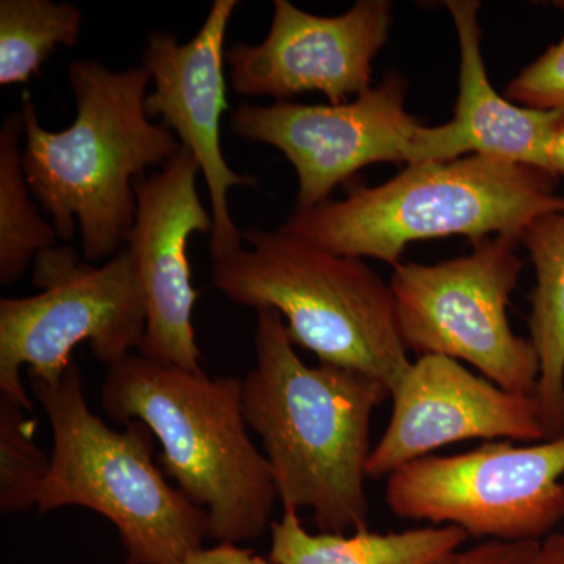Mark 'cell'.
Masks as SVG:
<instances>
[{
  "label": "cell",
  "mask_w": 564,
  "mask_h": 564,
  "mask_svg": "<svg viewBox=\"0 0 564 564\" xmlns=\"http://www.w3.org/2000/svg\"><path fill=\"white\" fill-rule=\"evenodd\" d=\"M254 352L243 415L265 447L282 508H310L321 532H367L370 426L391 392L366 373L306 366L272 307L256 310Z\"/></svg>",
  "instance_id": "cell-1"
},
{
  "label": "cell",
  "mask_w": 564,
  "mask_h": 564,
  "mask_svg": "<svg viewBox=\"0 0 564 564\" xmlns=\"http://www.w3.org/2000/svg\"><path fill=\"white\" fill-rule=\"evenodd\" d=\"M77 115L63 131L43 128L35 102L22 96V165L33 198L51 215L58 239L79 226L88 262L115 258L135 223V182L172 161L180 140L147 111L151 74L143 66L113 70L98 61L68 68Z\"/></svg>",
  "instance_id": "cell-2"
},
{
  "label": "cell",
  "mask_w": 564,
  "mask_h": 564,
  "mask_svg": "<svg viewBox=\"0 0 564 564\" xmlns=\"http://www.w3.org/2000/svg\"><path fill=\"white\" fill-rule=\"evenodd\" d=\"M102 408L111 421L143 423L158 437L163 474L206 511L210 540L237 544L270 530L280 499L269 459L248 434L242 380L139 352L107 367Z\"/></svg>",
  "instance_id": "cell-3"
},
{
  "label": "cell",
  "mask_w": 564,
  "mask_h": 564,
  "mask_svg": "<svg viewBox=\"0 0 564 564\" xmlns=\"http://www.w3.org/2000/svg\"><path fill=\"white\" fill-rule=\"evenodd\" d=\"M556 182L545 170L481 155L423 162L340 202L295 210L280 229L334 254L395 267L415 240L466 236L475 243L491 234L519 240L536 218L564 212Z\"/></svg>",
  "instance_id": "cell-4"
},
{
  "label": "cell",
  "mask_w": 564,
  "mask_h": 564,
  "mask_svg": "<svg viewBox=\"0 0 564 564\" xmlns=\"http://www.w3.org/2000/svg\"><path fill=\"white\" fill-rule=\"evenodd\" d=\"M243 243L212 262L231 302L272 307L293 345L322 364L369 375L393 391L411 367L397 329L391 288L361 258L334 254L289 234L248 228Z\"/></svg>",
  "instance_id": "cell-5"
},
{
  "label": "cell",
  "mask_w": 564,
  "mask_h": 564,
  "mask_svg": "<svg viewBox=\"0 0 564 564\" xmlns=\"http://www.w3.org/2000/svg\"><path fill=\"white\" fill-rule=\"evenodd\" d=\"M28 378L54 440L40 513L82 507L102 514L117 529L128 564H177L204 547L206 511L166 481L143 423L117 432L93 414L76 362L57 383Z\"/></svg>",
  "instance_id": "cell-6"
},
{
  "label": "cell",
  "mask_w": 564,
  "mask_h": 564,
  "mask_svg": "<svg viewBox=\"0 0 564 564\" xmlns=\"http://www.w3.org/2000/svg\"><path fill=\"white\" fill-rule=\"evenodd\" d=\"M40 293L0 300V391L32 410L21 381L28 377L57 383L88 343L107 367L140 350L147 332V302L139 273L122 248L106 265L80 262L69 247H52L33 261Z\"/></svg>",
  "instance_id": "cell-7"
},
{
  "label": "cell",
  "mask_w": 564,
  "mask_h": 564,
  "mask_svg": "<svg viewBox=\"0 0 564 564\" xmlns=\"http://www.w3.org/2000/svg\"><path fill=\"white\" fill-rule=\"evenodd\" d=\"M518 245L514 237L494 236L436 265L397 263L389 288L406 350L469 362L505 391L534 395L540 358L507 315L524 269Z\"/></svg>",
  "instance_id": "cell-8"
},
{
  "label": "cell",
  "mask_w": 564,
  "mask_h": 564,
  "mask_svg": "<svg viewBox=\"0 0 564 564\" xmlns=\"http://www.w3.org/2000/svg\"><path fill=\"white\" fill-rule=\"evenodd\" d=\"M564 433L532 445L485 443L423 456L386 477L392 514L486 541H543L564 519Z\"/></svg>",
  "instance_id": "cell-9"
},
{
  "label": "cell",
  "mask_w": 564,
  "mask_h": 564,
  "mask_svg": "<svg viewBox=\"0 0 564 564\" xmlns=\"http://www.w3.org/2000/svg\"><path fill=\"white\" fill-rule=\"evenodd\" d=\"M406 91V79L391 73L339 106L242 104L229 129L240 139L281 151L299 177L296 210L313 209L372 163L413 165L425 124L404 107Z\"/></svg>",
  "instance_id": "cell-10"
},
{
  "label": "cell",
  "mask_w": 564,
  "mask_h": 564,
  "mask_svg": "<svg viewBox=\"0 0 564 564\" xmlns=\"http://www.w3.org/2000/svg\"><path fill=\"white\" fill-rule=\"evenodd\" d=\"M391 25L388 0H359L339 17H317L289 0H274L265 39L226 51L229 80L250 98L282 102L318 91L339 106L372 88L373 61Z\"/></svg>",
  "instance_id": "cell-11"
},
{
  "label": "cell",
  "mask_w": 564,
  "mask_h": 564,
  "mask_svg": "<svg viewBox=\"0 0 564 564\" xmlns=\"http://www.w3.org/2000/svg\"><path fill=\"white\" fill-rule=\"evenodd\" d=\"M237 7V0H215L192 40L180 43L173 32L155 31L141 54L143 68L151 74L148 115L162 118V124L192 152L206 181L214 217L212 262L243 247L242 231L229 209V192L258 185L254 177L234 172L221 150V118L229 109L225 41Z\"/></svg>",
  "instance_id": "cell-12"
},
{
  "label": "cell",
  "mask_w": 564,
  "mask_h": 564,
  "mask_svg": "<svg viewBox=\"0 0 564 564\" xmlns=\"http://www.w3.org/2000/svg\"><path fill=\"white\" fill-rule=\"evenodd\" d=\"M199 163L182 147L172 161L135 182L137 214L126 250L139 273L147 302L140 355L198 372L202 352L193 328L199 292L193 288L188 239L209 237L214 217L199 198Z\"/></svg>",
  "instance_id": "cell-13"
},
{
  "label": "cell",
  "mask_w": 564,
  "mask_h": 564,
  "mask_svg": "<svg viewBox=\"0 0 564 564\" xmlns=\"http://www.w3.org/2000/svg\"><path fill=\"white\" fill-rule=\"evenodd\" d=\"M391 399L388 429L367 459V477L375 480L459 441L552 440L534 395L505 391L447 356H421Z\"/></svg>",
  "instance_id": "cell-14"
},
{
  "label": "cell",
  "mask_w": 564,
  "mask_h": 564,
  "mask_svg": "<svg viewBox=\"0 0 564 564\" xmlns=\"http://www.w3.org/2000/svg\"><path fill=\"white\" fill-rule=\"evenodd\" d=\"M445 7L458 35V101L451 121L423 128L413 165L481 155L547 172V144L562 113L516 106L494 90L481 52L480 2L448 0Z\"/></svg>",
  "instance_id": "cell-15"
},
{
  "label": "cell",
  "mask_w": 564,
  "mask_h": 564,
  "mask_svg": "<svg viewBox=\"0 0 564 564\" xmlns=\"http://www.w3.org/2000/svg\"><path fill=\"white\" fill-rule=\"evenodd\" d=\"M455 525H426L392 533L307 532L296 511L270 525L273 564H451L469 540Z\"/></svg>",
  "instance_id": "cell-16"
},
{
  "label": "cell",
  "mask_w": 564,
  "mask_h": 564,
  "mask_svg": "<svg viewBox=\"0 0 564 564\" xmlns=\"http://www.w3.org/2000/svg\"><path fill=\"white\" fill-rule=\"evenodd\" d=\"M536 273L529 300L530 340L540 358L534 399L552 437L564 433V212L536 218L519 237Z\"/></svg>",
  "instance_id": "cell-17"
},
{
  "label": "cell",
  "mask_w": 564,
  "mask_h": 564,
  "mask_svg": "<svg viewBox=\"0 0 564 564\" xmlns=\"http://www.w3.org/2000/svg\"><path fill=\"white\" fill-rule=\"evenodd\" d=\"M24 118L11 111L0 128V284L24 276L40 252L58 245L52 223L41 218L22 165Z\"/></svg>",
  "instance_id": "cell-18"
},
{
  "label": "cell",
  "mask_w": 564,
  "mask_h": 564,
  "mask_svg": "<svg viewBox=\"0 0 564 564\" xmlns=\"http://www.w3.org/2000/svg\"><path fill=\"white\" fill-rule=\"evenodd\" d=\"M84 13L73 3L0 0V87L24 85L57 47H74Z\"/></svg>",
  "instance_id": "cell-19"
},
{
  "label": "cell",
  "mask_w": 564,
  "mask_h": 564,
  "mask_svg": "<svg viewBox=\"0 0 564 564\" xmlns=\"http://www.w3.org/2000/svg\"><path fill=\"white\" fill-rule=\"evenodd\" d=\"M35 425L25 410L0 393V510L24 513L39 505L51 470V456L35 440Z\"/></svg>",
  "instance_id": "cell-20"
},
{
  "label": "cell",
  "mask_w": 564,
  "mask_h": 564,
  "mask_svg": "<svg viewBox=\"0 0 564 564\" xmlns=\"http://www.w3.org/2000/svg\"><path fill=\"white\" fill-rule=\"evenodd\" d=\"M510 101L564 115V40L549 47L505 88Z\"/></svg>",
  "instance_id": "cell-21"
},
{
  "label": "cell",
  "mask_w": 564,
  "mask_h": 564,
  "mask_svg": "<svg viewBox=\"0 0 564 564\" xmlns=\"http://www.w3.org/2000/svg\"><path fill=\"white\" fill-rule=\"evenodd\" d=\"M541 541H485L459 552L451 564H534Z\"/></svg>",
  "instance_id": "cell-22"
},
{
  "label": "cell",
  "mask_w": 564,
  "mask_h": 564,
  "mask_svg": "<svg viewBox=\"0 0 564 564\" xmlns=\"http://www.w3.org/2000/svg\"><path fill=\"white\" fill-rule=\"evenodd\" d=\"M177 564H273L269 558L256 555L251 549H242L231 543H220L210 549H199L185 556Z\"/></svg>",
  "instance_id": "cell-23"
},
{
  "label": "cell",
  "mask_w": 564,
  "mask_h": 564,
  "mask_svg": "<svg viewBox=\"0 0 564 564\" xmlns=\"http://www.w3.org/2000/svg\"><path fill=\"white\" fill-rule=\"evenodd\" d=\"M547 172L560 176L564 174V115L560 118L547 144Z\"/></svg>",
  "instance_id": "cell-24"
},
{
  "label": "cell",
  "mask_w": 564,
  "mask_h": 564,
  "mask_svg": "<svg viewBox=\"0 0 564 564\" xmlns=\"http://www.w3.org/2000/svg\"><path fill=\"white\" fill-rule=\"evenodd\" d=\"M534 564H564V533H552L541 541Z\"/></svg>",
  "instance_id": "cell-25"
}]
</instances>
